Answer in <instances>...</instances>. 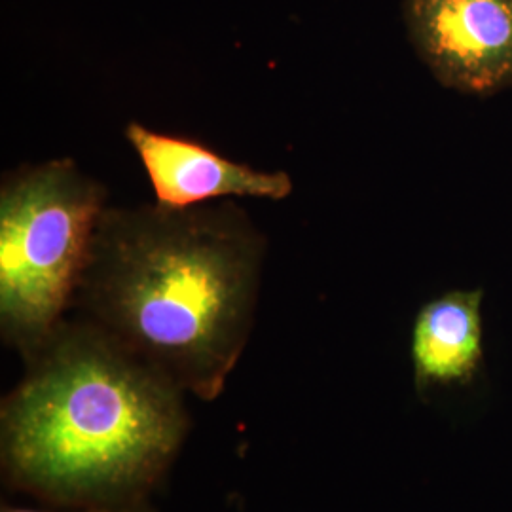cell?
Returning <instances> with one entry per match:
<instances>
[{
	"label": "cell",
	"mask_w": 512,
	"mask_h": 512,
	"mask_svg": "<svg viewBox=\"0 0 512 512\" xmlns=\"http://www.w3.org/2000/svg\"><path fill=\"white\" fill-rule=\"evenodd\" d=\"M266 253L236 203L109 205L73 310L209 403L251 338Z\"/></svg>",
	"instance_id": "6da1fadb"
},
{
	"label": "cell",
	"mask_w": 512,
	"mask_h": 512,
	"mask_svg": "<svg viewBox=\"0 0 512 512\" xmlns=\"http://www.w3.org/2000/svg\"><path fill=\"white\" fill-rule=\"evenodd\" d=\"M23 365L0 403L6 486L55 509L150 501L190 431L183 389L78 315Z\"/></svg>",
	"instance_id": "7a4b0ae2"
},
{
	"label": "cell",
	"mask_w": 512,
	"mask_h": 512,
	"mask_svg": "<svg viewBox=\"0 0 512 512\" xmlns=\"http://www.w3.org/2000/svg\"><path fill=\"white\" fill-rule=\"evenodd\" d=\"M105 186L71 158L19 167L0 186V334L21 359L73 310Z\"/></svg>",
	"instance_id": "3957f363"
},
{
	"label": "cell",
	"mask_w": 512,
	"mask_h": 512,
	"mask_svg": "<svg viewBox=\"0 0 512 512\" xmlns=\"http://www.w3.org/2000/svg\"><path fill=\"white\" fill-rule=\"evenodd\" d=\"M403 18L442 86L475 95L512 88V0H403Z\"/></svg>",
	"instance_id": "277c9868"
},
{
	"label": "cell",
	"mask_w": 512,
	"mask_h": 512,
	"mask_svg": "<svg viewBox=\"0 0 512 512\" xmlns=\"http://www.w3.org/2000/svg\"><path fill=\"white\" fill-rule=\"evenodd\" d=\"M126 139L162 205L192 207L226 198L279 202L293 194L289 173L239 164L194 139L158 133L139 122H129Z\"/></svg>",
	"instance_id": "5b68a950"
},
{
	"label": "cell",
	"mask_w": 512,
	"mask_h": 512,
	"mask_svg": "<svg viewBox=\"0 0 512 512\" xmlns=\"http://www.w3.org/2000/svg\"><path fill=\"white\" fill-rule=\"evenodd\" d=\"M482 361V291L442 294L421 308L412 330V365L420 389L463 384Z\"/></svg>",
	"instance_id": "8992f818"
},
{
	"label": "cell",
	"mask_w": 512,
	"mask_h": 512,
	"mask_svg": "<svg viewBox=\"0 0 512 512\" xmlns=\"http://www.w3.org/2000/svg\"><path fill=\"white\" fill-rule=\"evenodd\" d=\"M0 512H160L150 501L129 503V505H116V507H82V509H29V507H16V505H2Z\"/></svg>",
	"instance_id": "52a82bcc"
}]
</instances>
